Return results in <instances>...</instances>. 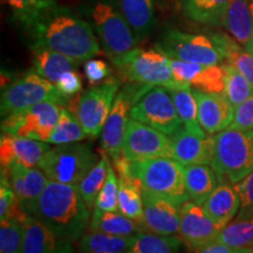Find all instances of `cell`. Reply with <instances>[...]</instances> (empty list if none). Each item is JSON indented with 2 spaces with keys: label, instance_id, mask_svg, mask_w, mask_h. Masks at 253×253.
<instances>
[{
  "label": "cell",
  "instance_id": "277c9868",
  "mask_svg": "<svg viewBox=\"0 0 253 253\" xmlns=\"http://www.w3.org/2000/svg\"><path fill=\"white\" fill-rule=\"evenodd\" d=\"M131 172L141 188L182 207L189 201L185 189L184 166L170 157H156L131 162Z\"/></svg>",
  "mask_w": 253,
  "mask_h": 253
},
{
  "label": "cell",
  "instance_id": "4dcf8cb0",
  "mask_svg": "<svg viewBox=\"0 0 253 253\" xmlns=\"http://www.w3.org/2000/svg\"><path fill=\"white\" fill-rule=\"evenodd\" d=\"M118 210L131 219H143V197L140 183L135 177L121 178L119 177Z\"/></svg>",
  "mask_w": 253,
  "mask_h": 253
},
{
  "label": "cell",
  "instance_id": "f907efd6",
  "mask_svg": "<svg viewBox=\"0 0 253 253\" xmlns=\"http://www.w3.org/2000/svg\"><path fill=\"white\" fill-rule=\"evenodd\" d=\"M245 49L248 50V52L251 53V54H253V47H251V48H245Z\"/></svg>",
  "mask_w": 253,
  "mask_h": 253
},
{
  "label": "cell",
  "instance_id": "83f0119b",
  "mask_svg": "<svg viewBox=\"0 0 253 253\" xmlns=\"http://www.w3.org/2000/svg\"><path fill=\"white\" fill-rule=\"evenodd\" d=\"M186 18L199 24L219 25L232 0H177Z\"/></svg>",
  "mask_w": 253,
  "mask_h": 253
},
{
  "label": "cell",
  "instance_id": "2e32d148",
  "mask_svg": "<svg viewBox=\"0 0 253 253\" xmlns=\"http://www.w3.org/2000/svg\"><path fill=\"white\" fill-rule=\"evenodd\" d=\"M142 189V188H141ZM143 219L141 221L144 232L162 236L179 235V208L169 199L154 195L142 189Z\"/></svg>",
  "mask_w": 253,
  "mask_h": 253
},
{
  "label": "cell",
  "instance_id": "d6a6232c",
  "mask_svg": "<svg viewBox=\"0 0 253 253\" xmlns=\"http://www.w3.org/2000/svg\"><path fill=\"white\" fill-rule=\"evenodd\" d=\"M110 166L112 164L108 160V155L102 153V156H101L99 162L95 164L93 169L78 184L82 198H84V203H86L89 210L94 209L95 201H96L97 195H99L104 182H106Z\"/></svg>",
  "mask_w": 253,
  "mask_h": 253
},
{
  "label": "cell",
  "instance_id": "cb8c5ba5",
  "mask_svg": "<svg viewBox=\"0 0 253 253\" xmlns=\"http://www.w3.org/2000/svg\"><path fill=\"white\" fill-rule=\"evenodd\" d=\"M221 24L237 42L245 46L253 33V0H232Z\"/></svg>",
  "mask_w": 253,
  "mask_h": 253
},
{
  "label": "cell",
  "instance_id": "484cf974",
  "mask_svg": "<svg viewBox=\"0 0 253 253\" xmlns=\"http://www.w3.org/2000/svg\"><path fill=\"white\" fill-rule=\"evenodd\" d=\"M118 5L138 41L149 36L156 20L154 0H118Z\"/></svg>",
  "mask_w": 253,
  "mask_h": 253
},
{
  "label": "cell",
  "instance_id": "5b68a950",
  "mask_svg": "<svg viewBox=\"0 0 253 253\" xmlns=\"http://www.w3.org/2000/svg\"><path fill=\"white\" fill-rule=\"evenodd\" d=\"M126 80L144 87H166L169 89L191 87L176 81L170 68L169 56L161 50L135 48L126 54L112 59Z\"/></svg>",
  "mask_w": 253,
  "mask_h": 253
},
{
  "label": "cell",
  "instance_id": "44dd1931",
  "mask_svg": "<svg viewBox=\"0 0 253 253\" xmlns=\"http://www.w3.org/2000/svg\"><path fill=\"white\" fill-rule=\"evenodd\" d=\"M48 150L49 145L47 142L1 132L0 164L2 169H7L14 164L36 168Z\"/></svg>",
  "mask_w": 253,
  "mask_h": 253
},
{
  "label": "cell",
  "instance_id": "1f68e13d",
  "mask_svg": "<svg viewBox=\"0 0 253 253\" xmlns=\"http://www.w3.org/2000/svg\"><path fill=\"white\" fill-rule=\"evenodd\" d=\"M182 244L179 237L138 232L128 253H179Z\"/></svg>",
  "mask_w": 253,
  "mask_h": 253
},
{
  "label": "cell",
  "instance_id": "74e56055",
  "mask_svg": "<svg viewBox=\"0 0 253 253\" xmlns=\"http://www.w3.org/2000/svg\"><path fill=\"white\" fill-rule=\"evenodd\" d=\"M28 214L21 209L17 196L9 184L8 178L1 171L0 179V220L2 219H18L23 223Z\"/></svg>",
  "mask_w": 253,
  "mask_h": 253
},
{
  "label": "cell",
  "instance_id": "603a6c76",
  "mask_svg": "<svg viewBox=\"0 0 253 253\" xmlns=\"http://www.w3.org/2000/svg\"><path fill=\"white\" fill-rule=\"evenodd\" d=\"M239 205V197L235 186L227 183H219L202 207L209 217L225 226L238 214Z\"/></svg>",
  "mask_w": 253,
  "mask_h": 253
},
{
  "label": "cell",
  "instance_id": "7402d4cb",
  "mask_svg": "<svg viewBox=\"0 0 253 253\" xmlns=\"http://www.w3.org/2000/svg\"><path fill=\"white\" fill-rule=\"evenodd\" d=\"M23 243L20 253H68L73 251L72 243L62 239L33 216H28L23 223Z\"/></svg>",
  "mask_w": 253,
  "mask_h": 253
},
{
  "label": "cell",
  "instance_id": "4316f807",
  "mask_svg": "<svg viewBox=\"0 0 253 253\" xmlns=\"http://www.w3.org/2000/svg\"><path fill=\"white\" fill-rule=\"evenodd\" d=\"M33 66L38 74L56 86L66 72L77 71L78 60L47 48H34Z\"/></svg>",
  "mask_w": 253,
  "mask_h": 253
},
{
  "label": "cell",
  "instance_id": "52a82bcc",
  "mask_svg": "<svg viewBox=\"0 0 253 253\" xmlns=\"http://www.w3.org/2000/svg\"><path fill=\"white\" fill-rule=\"evenodd\" d=\"M45 101H53L62 106L68 102V97L54 84L38 74L36 69H31L23 77L12 81L2 90L1 115L6 118Z\"/></svg>",
  "mask_w": 253,
  "mask_h": 253
},
{
  "label": "cell",
  "instance_id": "836d02e7",
  "mask_svg": "<svg viewBox=\"0 0 253 253\" xmlns=\"http://www.w3.org/2000/svg\"><path fill=\"white\" fill-rule=\"evenodd\" d=\"M169 89V88H168ZM183 126L192 131H204L198 122V106L191 87L169 89Z\"/></svg>",
  "mask_w": 253,
  "mask_h": 253
},
{
  "label": "cell",
  "instance_id": "ee69618b",
  "mask_svg": "<svg viewBox=\"0 0 253 253\" xmlns=\"http://www.w3.org/2000/svg\"><path fill=\"white\" fill-rule=\"evenodd\" d=\"M229 128L237 130H253V93L248 100L235 108V115Z\"/></svg>",
  "mask_w": 253,
  "mask_h": 253
},
{
  "label": "cell",
  "instance_id": "60d3db41",
  "mask_svg": "<svg viewBox=\"0 0 253 253\" xmlns=\"http://www.w3.org/2000/svg\"><path fill=\"white\" fill-rule=\"evenodd\" d=\"M235 67L240 74L244 75L253 87V54L245 48H240L238 43H235L226 53L225 62Z\"/></svg>",
  "mask_w": 253,
  "mask_h": 253
},
{
  "label": "cell",
  "instance_id": "7c38bea8",
  "mask_svg": "<svg viewBox=\"0 0 253 253\" xmlns=\"http://www.w3.org/2000/svg\"><path fill=\"white\" fill-rule=\"evenodd\" d=\"M119 88L120 80L109 78L84 91L78 100L73 113L77 115L88 137L97 138L101 136Z\"/></svg>",
  "mask_w": 253,
  "mask_h": 253
},
{
  "label": "cell",
  "instance_id": "ffe728a7",
  "mask_svg": "<svg viewBox=\"0 0 253 253\" xmlns=\"http://www.w3.org/2000/svg\"><path fill=\"white\" fill-rule=\"evenodd\" d=\"M198 106V122L209 135H214L229 128L235 115V108L224 93H208L192 89Z\"/></svg>",
  "mask_w": 253,
  "mask_h": 253
},
{
  "label": "cell",
  "instance_id": "f546056e",
  "mask_svg": "<svg viewBox=\"0 0 253 253\" xmlns=\"http://www.w3.org/2000/svg\"><path fill=\"white\" fill-rule=\"evenodd\" d=\"M135 236H112L89 231L80 238L79 249L80 253H128Z\"/></svg>",
  "mask_w": 253,
  "mask_h": 253
},
{
  "label": "cell",
  "instance_id": "681fc988",
  "mask_svg": "<svg viewBox=\"0 0 253 253\" xmlns=\"http://www.w3.org/2000/svg\"><path fill=\"white\" fill-rule=\"evenodd\" d=\"M245 253H253V248H250V249L246 250Z\"/></svg>",
  "mask_w": 253,
  "mask_h": 253
},
{
  "label": "cell",
  "instance_id": "e575fe53",
  "mask_svg": "<svg viewBox=\"0 0 253 253\" xmlns=\"http://www.w3.org/2000/svg\"><path fill=\"white\" fill-rule=\"evenodd\" d=\"M216 242L237 250L253 248V218L231 220L221 229Z\"/></svg>",
  "mask_w": 253,
  "mask_h": 253
},
{
  "label": "cell",
  "instance_id": "8fae6325",
  "mask_svg": "<svg viewBox=\"0 0 253 253\" xmlns=\"http://www.w3.org/2000/svg\"><path fill=\"white\" fill-rule=\"evenodd\" d=\"M130 118L153 126L168 136L183 126L170 91L166 87H153L131 106Z\"/></svg>",
  "mask_w": 253,
  "mask_h": 253
},
{
  "label": "cell",
  "instance_id": "3957f363",
  "mask_svg": "<svg viewBox=\"0 0 253 253\" xmlns=\"http://www.w3.org/2000/svg\"><path fill=\"white\" fill-rule=\"evenodd\" d=\"M211 167L218 182L235 185L253 171V130L227 128L212 135Z\"/></svg>",
  "mask_w": 253,
  "mask_h": 253
},
{
  "label": "cell",
  "instance_id": "7a4b0ae2",
  "mask_svg": "<svg viewBox=\"0 0 253 253\" xmlns=\"http://www.w3.org/2000/svg\"><path fill=\"white\" fill-rule=\"evenodd\" d=\"M32 216L45 223L69 243L80 239L89 226L90 210L78 184L47 182Z\"/></svg>",
  "mask_w": 253,
  "mask_h": 253
},
{
  "label": "cell",
  "instance_id": "c3c4849f",
  "mask_svg": "<svg viewBox=\"0 0 253 253\" xmlns=\"http://www.w3.org/2000/svg\"><path fill=\"white\" fill-rule=\"evenodd\" d=\"M251 47H253V33H252V36H251V38H250L249 42H248V43H246V45L244 46V48H251Z\"/></svg>",
  "mask_w": 253,
  "mask_h": 253
},
{
  "label": "cell",
  "instance_id": "ac0fdd59",
  "mask_svg": "<svg viewBox=\"0 0 253 253\" xmlns=\"http://www.w3.org/2000/svg\"><path fill=\"white\" fill-rule=\"evenodd\" d=\"M205 131L198 132L182 126L169 136L173 158L183 166L210 164L212 161V136Z\"/></svg>",
  "mask_w": 253,
  "mask_h": 253
},
{
  "label": "cell",
  "instance_id": "d590c367",
  "mask_svg": "<svg viewBox=\"0 0 253 253\" xmlns=\"http://www.w3.org/2000/svg\"><path fill=\"white\" fill-rule=\"evenodd\" d=\"M88 137L74 113L67 108H62L58 125L47 143L55 145L77 143Z\"/></svg>",
  "mask_w": 253,
  "mask_h": 253
},
{
  "label": "cell",
  "instance_id": "5bb4252c",
  "mask_svg": "<svg viewBox=\"0 0 253 253\" xmlns=\"http://www.w3.org/2000/svg\"><path fill=\"white\" fill-rule=\"evenodd\" d=\"M123 154L130 162L156 157L173 158L169 136L131 118L126 128Z\"/></svg>",
  "mask_w": 253,
  "mask_h": 253
},
{
  "label": "cell",
  "instance_id": "9c48e42d",
  "mask_svg": "<svg viewBox=\"0 0 253 253\" xmlns=\"http://www.w3.org/2000/svg\"><path fill=\"white\" fill-rule=\"evenodd\" d=\"M156 48L171 59L205 66L223 65L225 56L213 38L170 30L161 37Z\"/></svg>",
  "mask_w": 253,
  "mask_h": 253
},
{
  "label": "cell",
  "instance_id": "d4e9b609",
  "mask_svg": "<svg viewBox=\"0 0 253 253\" xmlns=\"http://www.w3.org/2000/svg\"><path fill=\"white\" fill-rule=\"evenodd\" d=\"M186 194L189 201L203 205L207 198L217 188V175L210 164H194L184 167Z\"/></svg>",
  "mask_w": 253,
  "mask_h": 253
},
{
  "label": "cell",
  "instance_id": "9a60e30c",
  "mask_svg": "<svg viewBox=\"0 0 253 253\" xmlns=\"http://www.w3.org/2000/svg\"><path fill=\"white\" fill-rule=\"evenodd\" d=\"M223 225L209 217L202 205L192 201L179 208V238L189 250L216 242Z\"/></svg>",
  "mask_w": 253,
  "mask_h": 253
},
{
  "label": "cell",
  "instance_id": "6da1fadb",
  "mask_svg": "<svg viewBox=\"0 0 253 253\" xmlns=\"http://www.w3.org/2000/svg\"><path fill=\"white\" fill-rule=\"evenodd\" d=\"M34 48L62 53L78 61H86L100 53L93 28L68 7L55 0L46 4L20 24Z\"/></svg>",
  "mask_w": 253,
  "mask_h": 253
},
{
  "label": "cell",
  "instance_id": "f6af8a7d",
  "mask_svg": "<svg viewBox=\"0 0 253 253\" xmlns=\"http://www.w3.org/2000/svg\"><path fill=\"white\" fill-rule=\"evenodd\" d=\"M110 73L112 71H110L109 66L103 60L90 59L87 60L86 65H84V74H86L88 82L93 86L102 84L103 81L109 79Z\"/></svg>",
  "mask_w": 253,
  "mask_h": 253
},
{
  "label": "cell",
  "instance_id": "30bf717a",
  "mask_svg": "<svg viewBox=\"0 0 253 253\" xmlns=\"http://www.w3.org/2000/svg\"><path fill=\"white\" fill-rule=\"evenodd\" d=\"M61 104L45 101L23 112L11 114L1 121V132L48 142L58 125Z\"/></svg>",
  "mask_w": 253,
  "mask_h": 253
},
{
  "label": "cell",
  "instance_id": "e0dca14e",
  "mask_svg": "<svg viewBox=\"0 0 253 253\" xmlns=\"http://www.w3.org/2000/svg\"><path fill=\"white\" fill-rule=\"evenodd\" d=\"M1 171L8 178L21 209L32 216L38 199L48 182L47 176L40 168H28L21 164H14L7 169L1 168Z\"/></svg>",
  "mask_w": 253,
  "mask_h": 253
},
{
  "label": "cell",
  "instance_id": "f1b7e54d",
  "mask_svg": "<svg viewBox=\"0 0 253 253\" xmlns=\"http://www.w3.org/2000/svg\"><path fill=\"white\" fill-rule=\"evenodd\" d=\"M90 232H101L112 236H135L144 232L140 221L125 216L120 211L93 213L89 223Z\"/></svg>",
  "mask_w": 253,
  "mask_h": 253
},
{
  "label": "cell",
  "instance_id": "d6986e66",
  "mask_svg": "<svg viewBox=\"0 0 253 253\" xmlns=\"http://www.w3.org/2000/svg\"><path fill=\"white\" fill-rule=\"evenodd\" d=\"M170 68L176 81L208 93H223L225 72L223 66H205L169 58Z\"/></svg>",
  "mask_w": 253,
  "mask_h": 253
},
{
  "label": "cell",
  "instance_id": "7dc6e473",
  "mask_svg": "<svg viewBox=\"0 0 253 253\" xmlns=\"http://www.w3.org/2000/svg\"><path fill=\"white\" fill-rule=\"evenodd\" d=\"M248 249H232L229 246L221 244V243L213 242L211 244H208L196 250H190L189 253H245Z\"/></svg>",
  "mask_w": 253,
  "mask_h": 253
},
{
  "label": "cell",
  "instance_id": "ba28073f",
  "mask_svg": "<svg viewBox=\"0 0 253 253\" xmlns=\"http://www.w3.org/2000/svg\"><path fill=\"white\" fill-rule=\"evenodd\" d=\"M91 18L101 46L110 59L119 58L136 48L137 38L120 8L100 0L91 8Z\"/></svg>",
  "mask_w": 253,
  "mask_h": 253
},
{
  "label": "cell",
  "instance_id": "8d00e7d4",
  "mask_svg": "<svg viewBox=\"0 0 253 253\" xmlns=\"http://www.w3.org/2000/svg\"><path fill=\"white\" fill-rule=\"evenodd\" d=\"M224 72H225V87L224 95L230 101L233 108H237L245 100H248L253 93V87L246 80L244 75H242L235 67L227 63H223Z\"/></svg>",
  "mask_w": 253,
  "mask_h": 253
},
{
  "label": "cell",
  "instance_id": "7bdbcfd3",
  "mask_svg": "<svg viewBox=\"0 0 253 253\" xmlns=\"http://www.w3.org/2000/svg\"><path fill=\"white\" fill-rule=\"evenodd\" d=\"M5 4L11 8L13 19L21 24L33 15L46 4L47 0H4Z\"/></svg>",
  "mask_w": 253,
  "mask_h": 253
},
{
  "label": "cell",
  "instance_id": "4fadbf2b",
  "mask_svg": "<svg viewBox=\"0 0 253 253\" xmlns=\"http://www.w3.org/2000/svg\"><path fill=\"white\" fill-rule=\"evenodd\" d=\"M149 88L153 87L136 84V88L126 87L116 95L112 110L104 122L101 132V147L103 153L112 158L123 153V143L130 120L131 106Z\"/></svg>",
  "mask_w": 253,
  "mask_h": 253
},
{
  "label": "cell",
  "instance_id": "ab89813d",
  "mask_svg": "<svg viewBox=\"0 0 253 253\" xmlns=\"http://www.w3.org/2000/svg\"><path fill=\"white\" fill-rule=\"evenodd\" d=\"M23 224L18 219H2L0 223V253H20Z\"/></svg>",
  "mask_w": 253,
  "mask_h": 253
},
{
  "label": "cell",
  "instance_id": "bcb514c9",
  "mask_svg": "<svg viewBox=\"0 0 253 253\" xmlns=\"http://www.w3.org/2000/svg\"><path fill=\"white\" fill-rule=\"evenodd\" d=\"M56 87L66 97L74 96L82 89L81 77L78 74L77 71L66 72L60 78L58 84H56Z\"/></svg>",
  "mask_w": 253,
  "mask_h": 253
},
{
  "label": "cell",
  "instance_id": "816d5d0a",
  "mask_svg": "<svg viewBox=\"0 0 253 253\" xmlns=\"http://www.w3.org/2000/svg\"><path fill=\"white\" fill-rule=\"evenodd\" d=\"M68 253H74V251H71V252H68Z\"/></svg>",
  "mask_w": 253,
  "mask_h": 253
},
{
  "label": "cell",
  "instance_id": "f35d334b",
  "mask_svg": "<svg viewBox=\"0 0 253 253\" xmlns=\"http://www.w3.org/2000/svg\"><path fill=\"white\" fill-rule=\"evenodd\" d=\"M118 197H119V178L114 171L113 167H109V172L106 182L97 195L96 201L93 209V213H101L106 211H119L118 210Z\"/></svg>",
  "mask_w": 253,
  "mask_h": 253
},
{
  "label": "cell",
  "instance_id": "b9f144b4",
  "mask_svg": "<svg viewBox=\"0 0 253 253\" xmlns=\"http://www.w3.org/2000/svg\"><path fill=\"white\" fill-rule=\"evenodd\" d=\"M235 190L239 197V211L237 219H252L253 218V171L245 178L237 183Z\"/></svg>",
  "mask_w": 253,
  "mask_h": 253
},
{
  "label": "cell",
  "instance_id": "8992f818",
  "mask_svg": "<svg viewBox=\"0 0 253 253\" xmlns=\"http://www.w3.org/2000/svg\"><path fill=\"white\" fill-rule=\"evenodd\" d=\"M97 162L99 158L90 145L77 142L49 149L38 168L50 181L79 184Z\"/></svg>",
  "mask_w": 253,
  "mask_h": 253
}]
</instances>
